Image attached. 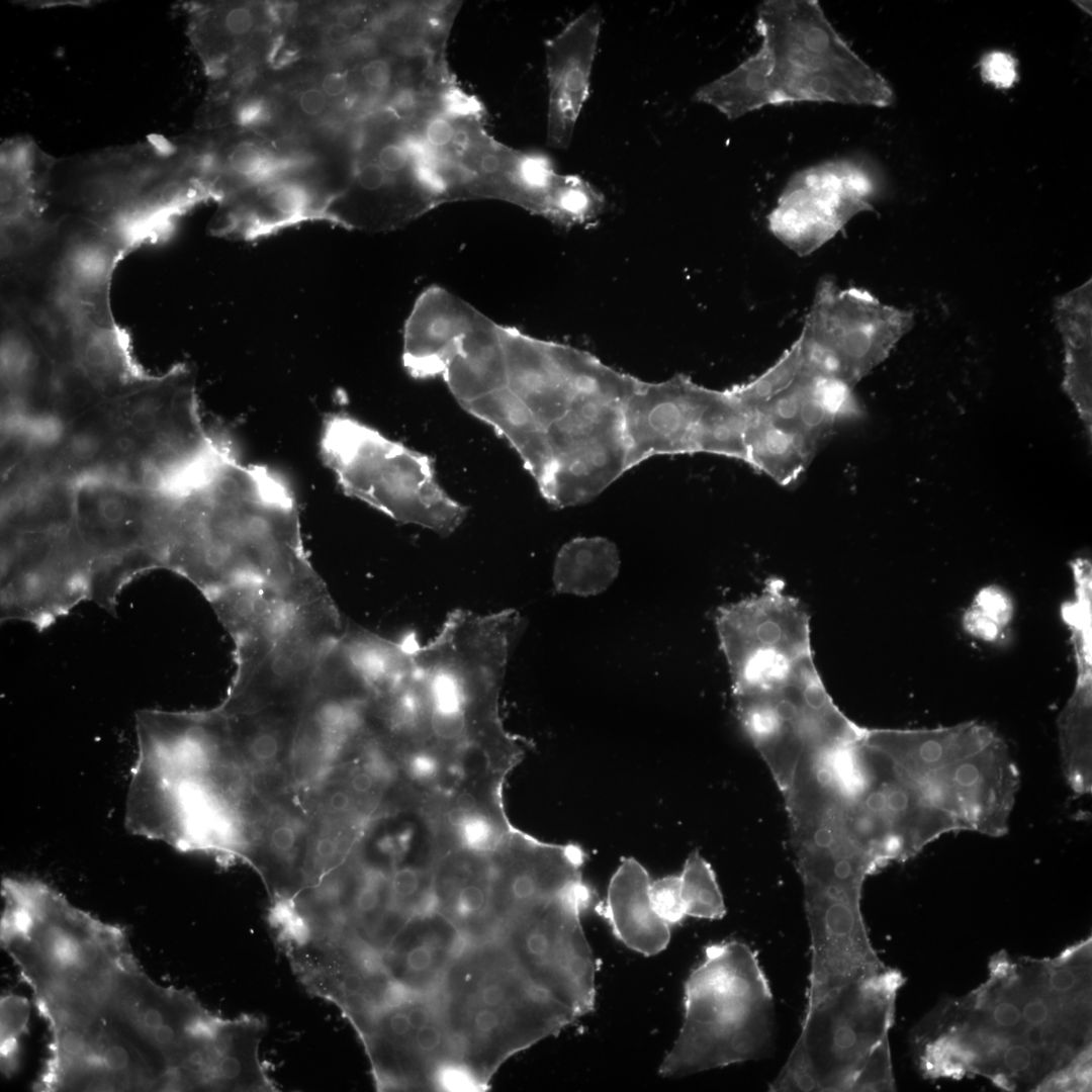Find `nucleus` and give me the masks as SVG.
I'll use <instances>...</instances> for the list:
<instances>
[{
  "label": "nucleus",
  "mask_w": 1092,
  "mask_h": 1092,
  "mask_svg": "<svg viewBox=\"0 0 1092 1092\" xmlns=\"http://www.w3.org/2000/svg\"><path fill=\"white\" fill-rule=\"evenodd\" d=\"M715 626L733 697L769 686L813 658L809 613L779 583L720 607Z\"/></svg>",
  "instance_id": "nucleus-12"
},
{
  "label": "nucleus",
  "mask_w": 1092,
  "mask_h": 1092,
  "mask_svg": "<svg viewBox=\"0 0 1092 1092\" xmlns=\"http://www.w3.org/2000/svg\"><path fill=\"white\" fill-rule=\"evenodd\" d=\"M1 945L49 1031L38 1092L191 1091L216 1015L154 981L125 930L48 884L5 878Z\"/></svg>",
  "instance_id": "nucleus-1"
},
{
  "label": "nucleus",
  "mask_w": 1092,
  "mask_h": 1092,
  "mask_svg": "<svg viewBox=\"0 0 1092 1092\" xmlns=\"http://www.w3.org/2000/svg\"><path fill=\"white\" fill-rule=\"evenodd\" d=\"M603 24L602 11L588 7L546 42L549 85L547 142L567 149L589 95L593 66Z\"/></svg>",
  "instance_id": "nucleus-19"
},
{
  "label": "nucleus",
  "mask_w": 1092,
  "mask_h": 1092,
  "mask_svg": "<svg viewBox=\"0 0 1092 1092\" xmlns=\"http://www.w3.org/2000/svg\"><path fill=\"white\" fill-rule=\"evenodd\" d=\"M982 79L996 88H1010L1017 81L1016 60L1008 53L993 51L980 61Z\"/></svg>",
  "instance_id": "nucleus-39"
},
{
  "label": "nucleus",
  "mask_w": 1092,
  "mask_h": 1092,
  "mask_svg": "<svg viewBox=\"0 0 1092 1092\" xmlns=\"http://www.w3.org/2000/svg\"><path fill=\"white\" fill-rule=\"evenodd\" d=\"M361 77L370 88L383 91L388 88L392 80L391 65L382 58L372 59L362 66Z\"/></svg>",
  "instance_id": "nucleus-42"
},
{
  "label": "nucleus",
  "mask_w": 1092,
  "mask_h": 1092,
  "mask_svg": "<svg viewBox=\"0 0 1092 1092\" xmlns=\"http://www.w3.org/2000/svg\"><path fill=\"white\" fill-rule=\"evenodd\" d=\"M756 28L758 51L701 86L694 94L696 102L728 119L790 102L892 104L889 83L850 49L818 1H763Z\"/></svg>",
  "instance_id": "nucleus-3"
},
{
  "label": "nucleus",
  "mask_w": 1092,
  "mask_h": 1092,
  "mask_svg": "<svg viewBox=\"0 0 1092 1092\" xmlns=\"http://www.w3.org/2000/svg\"><path fill=\"white\" fill-rule=\"evenodd\" d=\"M468 940L440 913L411 916L379 952L391 979L415 992L433 993Z\"/></svg>",
  "instance_id": "nucleus-22"
},
{
  "label": "nucleus",
  "mask_w": 1092,
  "mask_h": 1092,
  "mask_svg": "<svg viewBox=\"0 0 1092 1092\" xmlns=\"http://www.w3.org/2000/svg\"><path fill=\"white\" fill-rule=\"evenodd\" d=\"M352 806V796L345 790H335L328 794L326 798V809L329 814H343L350 810Z\"/></svg>",
  "instance_id": "nucleus-47"
},
{
  "label": "nucleus",
  "mask_w": 1092,
  "mask_h": 1092,
  "mask_svg": "<svg viewBox=\"0 0 1092 1092\" xmlns=\"http://www.w3.org/2000/svg\"><path fill=\"white\" fill-rule=\"evenodd\" d=\"M407 770L412 778L427 782L437 776L439 762L435 754L426 750H419L408 756Z\"/></svg>",
  "instance_id": "nucleus-43"
},
{
  "label": "nucleus",
  "mask_w": 1092,
  "mask_h": 1092,
  "mask_svg": "<svg viewBox=\"0 0 1092 1092\" xmlns=\"http://www.w3.org/2000/svg\"><path fill=\"white\" fill-rule=\"evenodd\" d=\"M803 372L804 359L798 338L771 367L730 390L750 413L788 388Z\"/></svg>",
  "instance_id": "nucleus-32"
},
{
  "label": "nucleus",
  "mask_w": 1092,
  "mask_h": 1092,
  "mask_svg": "<svg viewBox=\"0 0 1092 1092\" xmlns=\"http://www.w3.org/2000/svg\"><path fill=\"white\" fill-rule=\"evenodd\" d=\"M330 595L307 604L291 626L237 671L220 707L230 713L306 702L325 659L345 632Z\"/></svg>",
  "instance_id": "nucleus-14"
},
{
  "label": "nucleus",
  "mask_w": 1092,
  "mask_h": 1092,
  "mask_svg": "<svg viewBox=\"0 0 1092 1092\" xmlns=\"http://www.w3.org/2000/svg\"><path fill=\"white\" fill-rule=\"evenodd\" d=\"M733 698L739 723L782 793L805 752L854 742L864 732L833 703L813 658L769 686Z\"/></svg>",
  "instance_id": "nucleus-9"
},
{
  "label": "nucleus",
  "mask_w": 1092,
  "mask_h": 1092,
  "mask_svg": "<svg viewBox=\"0 0 1092 1092\" xmlns=\"http://www.w3.org/2000/svg\"><path fill=\"white\" fill-rule=\"evenodd\" d=\"M172 491L165 568L207 599L237 585H325L306 556L290 485L271 468L245 463L226 434Z\"/></svg>",
  "instance_id": "nucleus-2"
},
{
  "label": "nucleus",
  "mask_w": 1092,
  "mask_h": 1092,
  "mask_svg": "<svg viewBox=\"0 0 1092 1092\" xmlns=\"http://www.w3.org/2000/svg\"><path fill=\"white\" fill-rule=\"evenodd\" d=\"M604 207L605 197L589 182L577 175H562L546 217L563 225L583 224L595 220Z\"/></svg>",
  "instance_id": "nucleus-33"
},
{
  "label": "nucleus",
  "mask_w": 1092,
  "mask_h": 1092,
  "mask_svg": "<svg viewBox=\"0 0 1092 1092\" xmlns=\"http://www.w3.org/2000/svg\"><path fill=\"white\" fill-rule=\"evenodd\" d=\"M714 391L681 375L659 383L638 380L625 406L632 467L656 455L697 453L699 421Z\"/></svg>",
  "instance_id": "nucleus-18"
},
{
  "label": "nucleus",
  "mask_w": 1092,
  "mask_h": 1092,
  "mask_svg": "<svg viewBox=\"0 0 1092 1092\" xmlns=\"http://www.w3.org/2000/svg\"><path fill=\"white\" fill-rule=\"evenodd\" d=\"M895 1081L892 1071L891 1054L888 1038L880 1042L869 1055L851 1091H893Z\"/></svg>",
  "instance_id": "nucleus-36"
},
{
  "label": "nucleus",
  "mask_w": 1092,
  "mask_h": 1092,
  "mask_svg": "<svg viewBox=\"0 0 1092 1092\" xmlns=\"http://www.w3.org/2000/svg\"><path fill=\"white\" fill-rule=\"evenodd\" d=\"M457 831L462 844L474 852L490 849L495 838V831L490 820L474 812L466 817Z\"/></svg>",
  "instance_id": "nucleus-40"
},
{
  "label": "nucleus",
  "mask_w": 1092,
  "mask_h": 1092,
  "mask_svg": "<svg viewBox=\"0 0 1092 1092\" xmlns=\"http://www.w3.org/2000/svg\"><path fill=\"white\" fill-rule=\"evenodd\" d=\"M750 413L730 388L715 390L703 412L697 434V452L746 462V433Z\"/></svg>",
  "instance_id": "nucleus-30"
},
{
  "label": "nucleus",
  "mask_w": 1092,
  "mask_h": 1092,
  "mask_svg": "<svg viewBox=\"0 0 1092 1092\" xmlns=\"http://www.w3.org/2000/svg\"><path fill=\"white\" fill-rule=\"evenodd\" d=\"M469 814L465 813L464 811L460 810L455 806L448 811L447 820L451 826L458 829Z\"/></svg>",
  "instance_id": "nucleus-53"
},
{
  "label": "nucleus",
  "mask_w": 1092,
  "mask_h": 1092,
  "mask_svg": "<svg viewBox=\"0 0 1092 1092\" xmlns=\"http://www.w3.org/2000/svg\"><path fill=\"white\" fill-rule=\"evenodd\" d=\"M375 780L369 770L356 771L350 778V788L357 795H365L374 787Z\"/></svg>",
  "instance_id": "nucleus-48"
},
{
  "label": "nucleus",
  "mask_w": 1092,
  "mask_h": 1092,
  "mask_svg": "<svg viewBox=\"0 0 1092 1092\" xmlns=\"http://www.w3.org/2000/svg\"><path fill=\"white\" fill-rule=\"evenodd\" d=\"M685 1016L658 1073L675 1077L756 1060L771 1041L772 994L756 952L738 940L707 945L685 983Z\"/></svg>",
  "instance_id": "nucleus-5"
},
{
  "label": "nucleus",
  "mask_w": 1092,
  "mask_h": 1092,
  "mask_svg": "<svg viewBox=\"0 0 1092 1092\" xmlns=\"http://www.w3.org/2000/svg\"><path fill=\"white\" fill-rule=\"evenodd\" d=\"M915 783L960 831L1001 837L1009 829L1020 775L1007 747L993 738Z\"/></svg>",
  "instance_id": "nucleus-17"
},
{
  "label": "nucleus",
  "mask_w": 1092,
  "mask_h": 1092,
  "mask_svg": "<svg viewBox=\"0 0 1092 1092\" xmlns=\"http://www.w3.org/2000/svg\"><path fill=\"white\" fill-rule=\"evenodd\" d=\"M28 1000L14 993L0 999V1064L6 1077L13 1076L20 1063L21 1040L28 1030Z\"/></svg>",
  "instance_id": "nucleus-34"
},
{
  "label": "nucleus",
  "mask_w": 1092,
  "mask_h": 1092,
  "mask_svg": "<svg viewBox=\"0 0 1092 1092\" xmlns=\"http://www.w3.org/2000/svg\"><path fill=\"white\" fill-rule=\"evenodd\" d=\"M650 877L633 857H625L612 876L605 903L595 910L628 948L644 956L665 949L670 925L658 916L650 898Z\"/></svg>",
  "instance_id": "nucleus-23"
},
{
  "label": "nucleus",
  "mask_w": 1092,
  "mask_h": 1092,
  "mask_svg": "<svg viewBox=\"0 0 1092 1092\" xmlns=\"http://www.w3.org/2000/svg\"><path fill=\"white\" fill-rule=\"evenodd\" d=\"M877 175L858 159L826 161L796 173L768 214L770 232L806 256L830 241L859 212L872 209Z\"/></svg>",
  "instance_id": "nucleus-15"
},
{
  "label": "nucleus",
  "mask_w": 1092,
  "mask_h": 1092,
  "mask_svg": "<svg viewBox=\"0 0 1092 1092\" xmlns=\"http://www.w3.org/2000/svg\"><path fill=\"white\" fill-rule=\"evenodd\" d=\"M71 529L90 562L89 599L115 613L136 576L165 568L172 491L115 478L69 481Z\"/></svg>",
  "instance_id": "nucleus-6"
},
{
  "label": "nucleus",
  "mask_w": 1092,
  "mask_h": 1092,
  "mask_svg": "<svg viewBox=\"0 0 1092 1092\" xmlns=\"http://www.w3.org/2000/svg\"><path fill=\"white\" fill-rule=\"evenodd\" d=\"M301 835L302 827L296 820L282 817L269 823L266 843L272 859L279 863L290 877H294L293 875L299 877L302 888V870L298 866Z\"/></svg>",
  "instance_id": "nucleus-35"
},
{
  "label": "nucleus",
  "mask_w": 1092,
  "mask_h": 1092,
  "mask_svg": "<svg viewBox=\"0 0 1092 1092\" xmlns=\"http://www.w3.org/2000/svg\"><path fill=\"white\" fill-rule=\"evenodd\" d=\"M982 605H984L985 609L990 613L989 616H991V614L998 616L1006 610L1005 601L1000 596L993 593H984V595H982Z\"/></svg>",
  "instance_id": "nucleus-51"
},
{
  "label": "nucleus",
  "mask_w": 1092,
  "mask_h": 1092,
  "mask_svg": "<svg viewBox=\"0 0 1092 1092\" xmlns=\"http://www.w3.org/2000/svg\"><path fill=\"white\" fill-rule=\"evenodd\" d=\"M863 771L840 809L842 829L881 870L906 860L940 836L960 831L919 785L863 740Z\"/></svg>",
  "instance_id": "nucleus-11"
},
{
  "label": "nucleus",
  "mask_w": 1092,
  "mask_h": 1092,
  "mask_svg": "<svg viewBox=\"0 0 1092 1092\" xmlns=\"http://www.w3.org/2000/svg\"><path fill=\"white\" fill-rule=\"evenodd\" d=\"M325 34L329 41L334 44H344L351 38V30L337 21L331 22L326 27Z\"/></svg>",
  "instance_id": "nucleus-49"
},
{
  "label": "nucleus",
  "mask_w": 1092,
  "mask_h": 1092,
  "mask_svg": "<svg viewBox=\"0 0 1092 1092\" xmlns=\"http://www.w3.org/2000/svg\"><path fill=\"white\" fill-rule=\"evenodd\" d=\"M913 324L909 310L885 304L864 289L822 279L799 336L804 371L853 388Z\"/></svg>",
  "instance_id": "nucleus-10"
},
{
  "label": "nucleus",
  "mask_w": 1092,
  "mask_h": 1092,
  "mask_svg": "<svg viewBox=\"0 0 1092 1092\" xmlns=\"http://www.w3.org/2000/svg\"><path fill=\"white\" fill-rule=\"evenodd\" d=\"M321 455L347 494L399 523L448 536L466 518L467 508L442 487L428 455L345 413L324 421Z\"/></svg>",
  "instance_id": "nucleus-7"
},
{
  "label": "nucleus",
  "mask_w": 1092,
  "mask_h": 1092,
  "mask_svg": "<svg viewBox=\"0 0 1092 1092\" xmlns=\"http://www.w3.org/2000/svg\"><path fill=\"white\" fill-rule=\"evenodd\" d=\"M349 87L348 77L344 72L332 71L325 75L321 89L327 97L337 98L344 95Z\"/></svg>",
  "instance_id": "nucleus-46"
},
{
  "label": "nucleus",
  "mask_w": 1092,
  "mask_h": 1092,
  "mask_svg": "<svg viewBox=\"0 0 1092 1092\" xmlns=\"http://www.w3.org/2000/svg\"><path fill=\"white\" fill-rule=\"evenodd\" d=\"M298 107L300 111L306 116H318L322 114L328 104V97L317 87H308L303 89L297 99Z\"/></svg>",
  "instance_id": "nucleus-45"
},
{
  "label": "nucleus",
  "mask_w": 1092,
  "mask_h": 1092,
  "mask_svg": "<svg viewBox=\"0 0 1092 1092\" xmlns=\"http://www.w3.org/2000/svg\"><path fill=\"white\" fill-rule=\"evenodd\" d=\"M650 898L658 916L670 926L680 923L687 917L678 875L651 881Z\"/></svg>",
  "instance_id": "nucleus-37"
},
{
  "label": "nucleus",
  "mask_w": 1092,
  "mask_h": 1092,
  "mask_svg": "<svg viewBox=\"0 0 1092 1092\" xmlns=\"http://www.w3.org/2000/svg\"><path fill=\"white\" fill-rule=\"evenodd\" d=\"M1 620L38 631L89 599L90 563L70 528L2 533Z\"/></svg>",
  "instance_id": "nucleus-13"
},
{
  "label": "nucleus",
  "mask_w": 1092,
  "mask_h": 1092,
  "mask_svg": "<svg viewBox=\"0 0 1092 1092\" xmlns=\"http://www.w3.org/2000/svg\"><path fill=\"white\" fill-rule=\"evenodd\" d=\"M500 325L486 315L459 343L442 378L462 405L505 382Z\"/></svg>",
  "instance_id": "nucleus-25"
},
{
  "label": "nucleus",
  "mask_w": 1092,
  "mask_h": 1092,
  "mask_svg": "<svg viewBox=\"0 0 1092 1092\" xmlns=\"http://www.w3.org/2000/svg\"><path fill=\"white\" fill-rule=\"evenodd\" d=\"M746 452L747 464L781 485L795 482L812 461L792 437L754 413H750Z\"/></svg>",
  "instance_id": "nucleus-29"
},
{
  "label": "nucleus",
  "mask_w": 1092,
  "mask_h": 1092,
  "mask_svg": "<svg viewBox=\"0 0 1092 1092\" xmlns=\"http://www.w3.org/2000/svg\"><path fill=\"white\" fill-rule=\"evenodd\" d=\"M358 1036L378 1091H433L437 1068L458 1059L437 991L382 1006Z\"/></svg>",
  "instance_id": "nucleus-16"
},
{
  "label": "nucleus",
  "mask_w": 1092,
  "mask_h": 1092,
  "mask_svg": "<svg viewBox=\"0 0 1092 1092\" xmlns=\"http://www.w3.org/2000/svg\"><path fill=\"white\" fill-rule=\"evenodd\" d=\"M620 555L614 542L604 537H577L558 551L553 566V584L558 594L597 596L615 581Z\"/></svg>",
  "instance_id": "nucleus-28"
},
{
  "label": "nucleus",
  "mask_w": 1092,
  "mask_h": 1092,
  "mask_svg": "<svg viewBox=\"0 0 1092 1092\" xmlns=\"http://www.w3.org/2000/svg\"><path fill=\"white\" fill-rule=\"evenodd\" d=\"M54 160L36 145L18 138L1 147V214L3 224L35 219L39 190L48 183Z\"/></svg>",
  "instance_id": "nucleus-27"
},
{
  "label": "nucleus",
  "mask_w": 1092,
  "mask_h": 1092,
  "mask_svg": "<svg viewBox=\"0 0 1092 1092\" xmlns=\"http://www.w3.org/2000/svg\"><path fill=\"white\" fill-rule=\"evenodd\" d=\"M437 994L458 1059L488 1085L509 1058L579 1018L537 986L497 936L468 940Z\"/></svg>",
  "instance_id": "nucleus-4"
},
{
  "label": "nucleus",
  "mask_w": 1092,
  "mask_h": 1092,
  "mask_svg": "<svg viewBox=\"0 0 1092 1092\" xmlns=\"http://www.w3.org/2000/svg\"><path fill=\"white\" fill-rule=\"evenodd\" d=\"M433 1091H485L489 1085L484 1083L465 1063L454 1059L442 1063L436 1070Z\"/></svg>",
  "instance_id": "nucleus-38"
},
{
  "label": "nucleus",
  "mask_w": 1092,
  "mask_h": 1092,
  "mask_svg": "<svg viewBox=\"0 0 1092 1092\" xmlns=\"http://www.w3.org/2000/svg\"><path fill=\"white\" fill-rule=\"evenodd\" d=\"M456 118L458 117L444 112L428 118L421 135L430 149L440 155H447V151L453 146L457 129Z\"/></svg>",
  "instance_id": "nucleus-41"
},
{
  "label": "nucleus",
  "mask_w": 1092,
  "mask_h": 1092,
  "mask_svg": "<svg viewBox=\"0 0 1092 1092\" xmlns=\"http://www.w3.org/2000/svg\"><path fill=\"white\" fill-rule=\"evenodd\" d=\"M456 807L465 813H473L476 807V799L472 793L463 791L456 797Z\"/></svg>",
  "instance_id": "nucleus-52"
},
{
  "label": "nucleus",
  "mask_w": 1092,
  "mask_h": 1092,
  "mask_svg": "<svg viewBox=\"0 0 1092 1092\" xmlns=\"http://www.w3.org/2000/svg\"><path fill=\"white\" fill-rule=\"evenodd\" d=\"M678 876L687 916L714 920L725 915L726 907L715 873L698 850L689 854Z\"/></svg>",
  "instance_id": "nucleus-31"
},
{
  "label": "nucleus",
  "mask_w": 1092,
  "mask_h": 1092,
  "mask_svg": "<svg viewBox=\"0 0 1092 1092\" xmlns=\"http://www.w3.org/2000/svg\"><path fill=\"white\" fill-rule=\"evenodd\" d=\"M904 978L883 971L806 1007L801 1032L770 1091H851L874 1049L888 1038Z\"/></svg>",
  "instance_id": "nucleus-8"
},
{
  "label": "nucleus",
  "mask_w": 1092,
  "mask_h": 1092,
  "mask_svg": "<svg viewBox=\"0 0 1092 1092\" xmlns=\"http://www.w3.org/2000/svg\"><path fill=\"white\" fill-rule=\"evenodd\" d=\"M264 1018L242 1014L221 1017L217 1031L216 1091H278L260 1061Z\"/></svg>",
  "instance_id": "nucleus-26"
},
{
  "label": "nucleus",
  "mask_w": 1092,
  "mask_h": 1092,
  "mask_svg": "<svg viewBox=\"0 0 1092 1092\" xmlns=\"http://www.w3.org/2000/svg\"><path fill=\"white\" fill-rule=\"evenodd\" d=\"M270 110L260 99H251L240 104L236 110V120L242 126H257L268 121Z\"/></svg>",
  "instance_id": "nucleus-44"
},
{
  "label": "nucleus",
  "mask_w": 1092,
  "mask_h": 1092,
  "mask_svg": "<svg viewBox=\"0 0 1092 1092\" xmlns=\"http://www.w3.org/2000/svg\"><path fill=\"white\" fill-rule=\"evenodd\" d=\"M1055 314L1064 351L1063 387L1087 434L1092 428V281L1058 297Z\"/></svg>",
  "instance_id": "nucleus-24"
},
{
  "label": "nucleus",
  "mask_w": 1092,
  "mask_h": 1092,
  "mask_svg": "<svg viewBox=\"0 0 1092 1092\" xmlns=\"http://www.w3.org/2000/svg\"><path fill=\"white\" fill-rule=\"evenodd\" d=\"M485 316L444 287L417 298L403 328L402 364L418 379L441 377L461 340Z\"/></svg>",
  "instance_id": "nucleus-20"
},
{
  "label": "nucleus",
  "mask_w": 1092,
  "mask_h": 1092,
  "mask_svg": "<svg viewBox=\"0 0 1092 1092\" xmlns=\"http://www.w3.org/2000/svg\"><path fill=\"white\" fill-rule=\"evenodd\" d=\"M361 15V11L356 7H346L338 12L336 21L352 31L360 24Z\"/></svg>",
  "instance_id": "nucleus-50"
},
{
  "label": "nucleus",
  "mask_w": 1092,
  "mask_h": 1092,
  "mask_svg": "<svg viewBox=\"0 0 1092 1092\" xmlns=\"http://www.w3.org/2000/svg\"><path fill=\"white\" fill-rule=\"evenodd\" d=\"M852 389L834 379L803 372L754 413L792 437L813 460L842 414L858 412Z\"/></svg>",
  "instance_id": "nucleus-21"
}]
</instances>
